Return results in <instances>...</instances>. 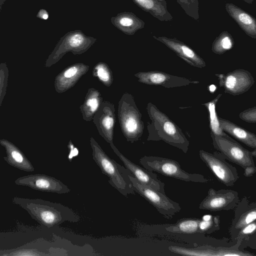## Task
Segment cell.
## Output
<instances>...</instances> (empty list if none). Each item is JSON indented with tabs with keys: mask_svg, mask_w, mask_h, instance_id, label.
Here are the masks:
<instances>
[{
	"mask_svg": "<svg viewBox=\"0 0 256 256\" xmlns=\"http://www.w3.org/2000/svg\"><path fill=\"white\" fill-rule=\"evenodd\" d=\"M146 110L150 120L147 125V140H162L186 153L190 142L181 128L152 102L148 104Z\"/></svg>",
	"mask_w": 256,
	"mask_h": 256,
	"instance_id": "1",
	"label": "cell"
},
{
	"mask_svg": "<svg viewBox=\"0 0 256 256\" xmlns=\"http://www.w3.org/2000/svg\"><path fill=\"white\" fill-rule=\"evenodd\" d=\"M14 201L26 210L32 217L40 224L48 228L65 222H77L80 220V216L76 212L60 203L17 198H14Z\"/></svg>",
	"mask_w": 256,
	"mask_h": 256,
	"instance_id": "2",
	"label": "cell"
},
{
	"mask_svg": "<svg viewBox=\"0 0 256 256\" xmlns=\"http://www.w3.org/2000/svg\"><path fill=\"white\" fill-rule=\"evenodd\" d=\"M90 145L92 158L102 172L108 177V183L124 196L134 194L128 177L129 170L110 158L92 137L90 138Z\"/></svg>",
	"mask_w": 256,
	"mask_h": 256,
	"instance_id": "3",
	"label": "cell"
},
{
	"mask_svg": "<svg viewBox=\"0 0 256 256\" xmlns=\"http://www.w3.org/2000/svg\"><path fill=\"white\" fill-rule=\"evenodd\" d=\"M118 117L122 132L128 142L133 143L143 134L144 123L133 96L123 94L118 103Z\"/></svg>",
	"mask_w": 256,
	"mask_h": 256,
	"instance_id": "4",
	"label": "cell"
},
{
	"mask_svg": "<svg viewBox=\"0 0 256 256\" xmlns=\"http://www.w3.org/2000/svg\"><path fill=\"white\" fill-rule=\"evenodd\" d=\"M140 162L146 169L167 177L186 182L205 183L208 182L204 175L188 172L182 168L177 161L168 158L144 156L140 158Z\"/></svg>",
	"mask_w": 256,
	"mask_h": 256,
	"instance_id": "5",
	"label": "cell"
},
{
	"mask_svg": "<svg viewBox=\"0 0 256 256\" xmlns=\"http://www.w3.org/2000/svg\"><path fill=\"white\" fill-rule=\"evenodd\" d=\"M96 40V38L86 36L80 30L68 32L60 38L46 60L45 66L50 67L68 52H72L74 55L86 52Z\"/></svg>",
	"mask_w": 256,
	"mask_h": 256,
	"instance_id": "6",
	"label": "cell"
},
{
	"mask_svg": "<svg viewBox=\"0 0 256 256\" xmlns=\"http://www.w3.org/2000/svg\"><path fill=\"white\" fill-rule=\"evenodd\" d=\"M212 144L222 156L231 162L239 166L244 170L249 166H254L252 152L244 148L227 134L216 135L210 133Z\"/></svg>",
	"mask_w": 256,
	"mask_h": 256,
	"instance_id": "7",
	"label": "cell"
},
{
	"mask_svg": "<svg viewBox=\"0 0 256 256\" xmlns=\"http://www.w3.org/2000/svg\"><path fill=\"white\" fill-rule=\"evenodd\" d=\"M128 177L134 192L153 206L164 218H171L181 210L180 204L164 193L141 184L132 176L130 172Z\"/></svg>",
	"mask_w": 256,
	"mask_h": 256,
	"instance_id": "8",
	"label": "cell"
},
{
	"mask_svg": "<svg viewBox=\"0 0 256 256\" xmlns=\"http://www.w3.org/2000/svg\"><path fill=\"white\" fill-rule=\"evenodd\" d=\"M199 156L218 180L225 186H232L239 178L236 168L228 163L220 152L200 150Z\"/></svg>",
	"mask_w": 256,
	"mask_h": 256,
	"instance_id": "9",
	"label": "cell"
},
{
	"mask_svg": "<svg viewBox=\"0 0 256 256\" xmlns=\"http://www.w3.org/2000/svg\"><path fill=\"white\" fill-rule=\"evenodd\" d=\"M220 87L226 94L234 96L248 91L254 83L251 73L244 69H236L226 74H215Z\"/></svg>",
	"mask_w": 256,
	"mask_h": 256,
	"instance_id": "10",
	"label": "cell"
},
{
	"mask_svg": "<svg viewBox=\"0 0 256 256\" xmlns=\"http://www.w3.org/2000/svg\"><path fill=\"white\" fill-rule=\"evenodd\" d=\"M239 201L238 193L235 190L210 188L198 208L212 212L229 210L235 208Z\"/></svg>",
	"mask_w": 256,
	"mask_h": 256,
	"instance_id": "11",
	"label": "cell"
},
{
	"mask_svg": "<svg viewBox=\"0 0 256 256\" xmlns=\"http://www.w3.org/2000/svg\"><path fill=\"white\" fill-rule=\"evenodd\" d=\"M134 76L138 78L140 82L150 86H162L166 88L180 87L200 83L198 80L174 76L157 70L140 72L135 74Z\"/></svg>",
	"mask_w": 256,
	"mask_h": 256,
	"instance_id": "12",
	"label": "cell"
},
{
	"mask_svg": "<svg viewBox=\"0 0 256 256\" xmlns=\"http://www.w3.org/2000/svg\"><path fill=\"white\" fill-rule=\"evenodd\" d=\"M92 120L100 135L110 144H114L116 123L114 105L108 101H103Z\"/></svg>",
	"mask_w": 256,
	"mask_h": 256,
	"instance_id": "13",
	"label": "cell"
},
{
	"mask_svg": "<svg viewBox=\"0 0 256 256\" xmlns=\"http://www.w3.org/2000/svg\"><path fill=\"white\" fill-rule=\"evenodd\" d=\"M15 183L28 186L34 189L59 194L68 193L70 190L67 186L54 177L45 174H30L18 178Z\"/></svg>",
	"mask_w": 256,
	"mask_h": 256,
	"instance_id": "14",
	"label": "cell"
},
{
	"mask_svg": "<svg viewBox=\"0 0 256 256\" xmlns=\"http://www.w3.org/2000/svg\"><path fill=\"white\" fill-rule=\"evenodd\" d=\"M110 146L133 177L141 184L165 194L164 184L156 174L131 162L118 150L114 144H110Z\"/></svg>",
	"mask_w": 256,
	"mask_h": 256,
	"instance_id": "15",
	"label": "cell"
},
{
	"mask_svg": "<svg viewBox=\"0 0 256 256\" xmlns=\"http://www.w3.org/2000/svg\"><path fill=\"white\" fill-rule=\"evenodd\" d=\"M235 208L234 216L230 228V236L234 239L242 228L256 220V204L250 203L247 198L244 196Z\"/></svg>",
	"mask_w": 256,
	"mask_h": 256,
	"instance_id": "16",
	"label": "cell"
},
{
	"mask_svg": "<svg viewBox=\"0 0 256 256\" xmlns=\"http://www.w3.org/2000/svg\"><path fill=\"white\" fill-rule=\"evenodd\" d=\"M88 69L89 66L82 62L76 63L65 68L55 78L54 86L56 91L61 94L70 90L88 72Z\"/></svg>",
	"mask_w": 256,
	"mask_h": 256,
	"instance_id": "17",
	"label": "cell"
},
{
	"mask_svg": "<svg viewBox=\"0 0 256 256\" xmlns=\"http://www.w3.org/2000/svg\"><path fill=\"white\" fill-rule=\"evenodd\" d=\"M168 250L174 254L182 256H254L255 254L247 251L238 250L232 248H186L176 246H171Z\"/></svg>",
	"mask_w": 256,
	"mask_h": 256,
	"instance_id": "18",
	"label": "cell"
},
{
	"mask_svg": "<svg viewBox=\"0 0 256 256\" xmlns=\"http://www.w3.org/2000/svg\"><path fill=\"white\" fill-rule=\"evenodd\" d=\"M155 38V37H154ZM174 52L180 58L191 66L202 68L206 66L205 61L192 49L184 43L166 37L155 38Z\"/></svg>",
	"mask_w": 256,
	"mask_h": 256,
	"instance_id": "19",
	"label": "cell"
},
{
	"mask_svg": "<svg viewBox=\"0 0 256 256\" xmlns=\"http://www.w3.org/2000/svg\"><path fill=\"white\" fill-rule=\"evenodd\" d=\"M218 120L222 130L232 136L246 146L256 148V136L246 129L238 126L234 122L218 116Z\"/></svg>",
	"mask_w": 256,
	"mask_h": 256,
	"instance_id": "20",
	"label": "cell"
},
{
	"mask_svg": "<svg viewBox=\"0 0 256 256\" xmlns=\"http://www.w3.org/2000/svg\"><path fill=\"white\" fill-rule=\"evenodd\" d=\"M0 144L6 150V156L4 158L8 163L23 170H34V167L30 161L13 143L6 139H1Z\"/></svg>",
	"mask_w": 256,
	"mask_h": 256,
	"instance_id": "21",
	"label": "cell"
},
{
	"mask_svg": "<svg viewBox=\"0 0 256 256\" xmlns=\"http://www.w3.org/2000/svg\"><path fill=\"white\" fill-rule=\"evenodd\" d=\"M112 24L117 28L128 35L134 34L144 26L143 20L131 12H122L110 18Z\"/></svg>",
	"mask_w": 256,
	"mask_h": 256,
	"instance_id": "22",
	"label": "cell"
},
{
	"mask_svg": "<svg viewBox=\"0 0 256 256\" xmlns=\"http://www.w3.org/2000/svg\"><path fill=\"white\" fill-rule=\"evenodd\" d=\"M102 102V97L98 90L88 88L84 102L80 107L83 120L87 122L91 121Z\"/></svg>",
	"mask_w": 256,
	"mask_h": 256,
	"instance_id": "23",
	"label": "cell"
},
{
	"mask_svg": "<svg viewBox=\"0 0 256 256\" xmlns=\"http://www.w3.org/2000/svg\"><path fill=\"white\" fill-rule=\"evenodd\" d=\"M226 8L240 28L250 36L256 38V26L254 18L232 4H227Z\"/></svg>",
	"mask_w": 256,
	"mask_h": 256,
	"instance_id": "24",
	"label": "cell"
},
{
	"mask_svg": "<svg viewBox=\"0 0 256 256\" xmlns=\"http://www.w3.org/2000/svg\"><path fill=\"white\" fill-rule=\"evenodd\" d=\"M201 219L183 218L176 223L166 228V230L173 233L192 234L198 232V224Z\"/></svg>",
	"mask_w": 256,
	"mask_h": 256,
	"instance_id": "25",
	"label": "cell"
},
{
	"mask_svg": "<svg viewBox=\"0 0 256 256\" xmlns=\"http://www.w3.org/2000/svg\"><path fill=\"white\" fill-rule=\"evenodd\" d=\"M222 96V94H219L210 102L202 104L206 108L208 113L209 126L210 133L216 135H224L226 134V132L222 130L220 127L218 116L216 111V104Z\"/></svg>",
	"mask_w": 256,
	"mask_h": 256,
	"instance_id": "26",
	"label": "cell"
},
{
	"mask_svg": "<svg viewBox=\"0 0 256 256\" xmlns=\"http://www.w3.org/2000/svg\"><path fill=\"white\" fill-rule=\"evenodd\" d=\"M92 76L105 86H110L113 82L112 71L104 62H99L94 66L92 69Z\"/></svg>",
	"mask_w": 256,
	"mask_h": 256,
	"instance_id": "27",
	"label": "cell"
},
{
	"mask_svg": "<svg viewBox=\"0 0 256 256\" xmlns=\"http://www.w3.org/2000/svg\"><path fill=\"white\" fill-rule=\"evenodd\" d=\"M220 229V216H204L200 220L198 227V232L210 234Z\"/></svg>",
	"mask_w": 256,
	"mask_h": 256,
	"instance_id": "28",
	"label": "cell"
},
{
	"mask_svg": "<svg viewBox=\"0 0 256 256\" xmlns=\"http://www.w3.org/2000/svg\"><path fill=\"white\" fill-rule=\"evenodd\" d=\"M234 40L228 34H222L217 38L212 46V51L218 54H222L233 47Z\"/></svg>",
	"mask_w": 256,
	"mask_h": 256,
	"instance_id": "29",
	"label": "cell"
},
{
	"mask_svg": "<svg viewBox=\"0 0 256 256\" xmlns=\"http://www.w3.org/2000/svg\"><path fill=\"white\" fill-rule=\"evenodd\" d=\"M140 8L156 16L160 14L161 6L156 0H132Z\"/></svg>",
	"mask_w": 256,
	"mask_h": 256,
	"instance_id": "30",
	"label": "cell"
},
{
	"mask_svg": "<svg viewBox=\"0 0 256 256\" xmlns=\"http://www.w3.org/2000/svg\"><path fill=\"white\" fill-rule=\"evenodd\" d=\"M8 68L6 62L0 64V107L6 94L8 84Z\"/></svg>",
	"mask_w": 256,
	"mask_h": 256,
	"instance_id": "31",
	"label": "cell"
},
{
	"mask_svg": "<svg viewBox=\"0 0 256 256\" xmlns=\"http://www.w3.org/2000/svg\"><path fill=\"white\" fill-rule=\"evenodd\" d=\"M256 229V220L242 228L238 232L236 238L238 240H241L248 238L249 236L255 234Z\"/></svg>",
	"mask_w": 256,
	"mask_h": 256,
	"instance_id": "32",
	"label": "cell"
},
{
	"mask_svg": "<svg viewBox=\"0 0 256 256\" xmlns=\"http://www.w3.org/2000/svg\"><path fill=\"white\" fill-rule=\"evenodd\" d=\"M240 118L249 123L256 122V107L255 106L244 110L239 114Z\"/></svg>",
	"mask_w": 256,
	"mask_h": 256,
	"instance_id": "33",
	"label": "cell"
},
{
	"mask_svg": "<svg viewBox=\"0 0 256 256\" xmlns=\"http://www.w3.org/2000/svg\"><path fill=\"white\" fill-rule=\"evenodd\" d=\"M256 172V167L249 166L244 169V175L246 177H250L252 176Z\"/></svg>",
	"mask_w": 256,
	"mask_h": 256,
	"instance_id": "34",
	"label": "cell"
},
{
	"mask_svg": "<svg viewBox=\"0 0 256 256\" xmlns=\"http://www.w3.org/2000/svg\"><path fill=\"white\" fill-rule=\"evenodd\" d=\"M68 148L70 150V158L77 155L78 153V150L74 146L72 141L70 140L68 142Z\"/></svg>",
	"mask_w": 256,
	"mask_h": 256,
	"instance_id": "35",
	"label": "cell"
},
{
	"mask_svg": "<svg viewBox=\"0 0 256 256\" xmlns=\"http://www.w3.org/2000/svg\"><path fill=\"white\" fill-rule=\"evenodd\" d=\"M36 17L42 20H46L48 18V14L44 9H41L38 12Z\"/></svg>",
	"mask_w": 256,
	"mask_h": 256,
	"instance_id": "36",
	"label": "cell"
},
{
	"mask_svg": "<svg viewBox=\"0 0 256 256\" xmlns=\"http://www.w3.org/2000/svg\"><path fill=\"white\" fill-rule=\"evenodd\" d=\"M216 87L212 84V85H210L209 86H208V89H209V90L211 92H214L216 90Z\"/></svg>",
	"mask_w": 256,
	"mask_h": 256,
	"instance_id": "37",
	"label": "cell"
},
{
	"mask_svg": "<svg viewBox=\"0 0 256 256\" xmlns=\"http://www.w3.org/2000/svg\"><path fill=\"white\" fill-rule=\"evenodd\" d=\"M6 0H0V12L2 8V6L4 4Z\"/></svg>",
	"mask_w": 256,
	"mask_h": 256,
	"instance_id": "38",
	"label": "cell"
},
{
	"mask_svg": "<svg viewBox=\"0 0 256 256\" xmlns=\"http://www.w3.org/2000/svg\"><path fill=\"white\" fill-rule=\"evenodd\" d=\"M252 154L253 157L256 156V148H254V150L252 152Z\"/></svg>",
	"mask_w": 256,
	"mask_h": 256,
	"instance_id": "39",
	"label": "cell"
}]
</instances>
